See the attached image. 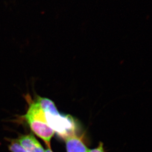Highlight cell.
<instances>
[{
  "label": "cell",
  "instance_id": "6da1fadb",
  "mask_svg": "<svg viewBox=\"0 0 152 152\" xmlns=\"http://www.w3.org/2000/svg\"><path fill=\"white\" fill-rule=\"evenodd\" d=\"M24 118L32 132L50 149V140L54 135V130L47 124L45 112L36 102L34 101L30 104Z\"/></svg>",
  "mask_w": 152,
  "mask_h": 152
},
{
  "label": "cell",
  "instance_id": "7a4b0ae2",
  "mask_svg": "<svg viewBox=\"0 0 152 152\" xmlns=\"http://www.w3.org/2000/svg\"><path fill=\"white\" fill-rule=\"evenodd\" d=\"M47 124L63 139L76 133V124L70 115H52L45 113Z\"/></svg>",
  "mask_w": 152,
  "mask_h": 152
},
{
  "label": "cell",
  "instance_id": "3957f363",
  "mask_svg": "<svg viewBox=\"0 0 152 152\" xmlns=\"http://www.w3.org/2000/svg\"><path fill=\"white\" fill-rule=\"evenodd\" d=\"M16 140L27 152H45L42 146L32 133L19 136Z\"/></svg>",
  "mask_w": 152,
  "mask_h": 152
},
{
  "label": "cell",
  "instance_id": "277c9868",
  "mask_svg": "<svg viewBox=\"0 0 152 152\" xmlns=\"http://www.w3.org/2000/svg\"><path fill=\"white\" fill-rule=\"evenodd\" d=\"M67 152H88L82 137L77 136L76 133L68 136L64 139Z\"/></svg>",
  "mask_w": 152,
  "mask_h": 152
},
{
  "label": "cell",
  "instance_id": "5b68a950",
  "mask_svg": "<svg viewBox=\"0 0 152 152\" xmlns=\"http://www.w3.org/2000/svg\"><path fill=\"white\" fill-rule=\"evenodd\" d=\"M35 101L39 105L41 108L45 113H50L54 115L60 114L58 111L54 103L48 98L37 96Z\"/></svg>",
  "mask_w": 152,
  "mask_h": 152
},
{
  "label": "cell",
  "instance_id": "8992f818",
  "mask_svg": "<svg viewBox=\"0 0 152 152\" xmlns=\"http://www.w3.org/2000/svg\"><path fill=\"white\" fill-rule=\"evenodd\" d=\"M10 144L9 145V149L11 152H27L21 146L18 141L15 139H8Z\"/></svg>",
  "mask_w": 152,
  "mask_h": 152
},
{
  "label": "cell",
  "instance_id": "52a82bcc",
  "mask_svg": "<svg viewBox=\"0 0 152 152\" xmlns=\"http://www.w3.org/2000/svg\"><path fill=\"white\" fill-rule=\"evenodd\" d=\"M88 152H106L104 150V144L102 142H100L98 146L96 148L89 150Z\"/></svg>",
  "mask_w": 152,
  "mask_h": 152
},
{
  "label": "cell",
  "instance_id": "ba28073f",
  "mask_svg": "<svg viewBox=\"0 0 152 152\" xmlns=\"http://www.w3.org/2000/svg\"><path fill=\"white\" fill-rule=\"evenodd\" d=\"M45 152H53V151H51V149H50V148H48V149H47V150H45Z\"/></svg>",
  "mask_w": 152,
  "mask_h": 152
}]
</instances>
